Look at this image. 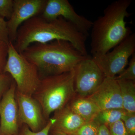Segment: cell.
I'll list each match as a JSON object with an SVG mask.
<instances>
[{
    "label": "cell",
    "instance_id": "cell-1",
    "mask_svg": "<svg viewBox=\"0 0 135 135\" xmlns=\"http://www.w3.org/2000/svg\"><path fill=\"white\" fill-rule=\"evenodd\" d=\"M87 37L62 17L47 20L37 16L20 26L13 44L16 50L20 53L33 44L64 40L70 42L83 55L87 56Z\"/></svg>",
    "mask_w": 135,
    "mask_h": 135
},
{
    "label": "cell",
    "instance_id": "cell-2",
    "mask_svg": "<svg viewBox=\"0 0 135 135\" xmlns=\"http://www.w3.org/2000/svg\"><path fill=\"white\" fill-rule=\"evenodd\" d=\"M131 0H118L105 8L103 16L93 22L91 28L90 53L92 57L107 53L131 34L125 18Z\"/></svg>",
    "mask_w": 135,
    "mask_h": 135
},
{
    "label": "cell",
    "instance_id": "cell-3",
    "mask_svg": "<svg viewBox=\"0 0 135 135\" xmlns=\"http://www.w3.org/2000/svg\"><path fill=\"white\" fill-rule=\"evenodd\" d=\"M36 66L41 79L72 71L84 56L69 42L55 40L45 44L34 43L20 53Z\"/></svg>",
    "mask_w": 135,
    "mask_h": 135
},
{
    "label": "cell",
    "instance_id": "cell-4",
    "mask_svg": "<svg viewBox=\"0 0 135 135\" xmlns=\"http://www.w3.org/2000/svg\"><path fill=\"white\" fill-rule=\"evenodd\" d=\"M74 70L59 75L44 77L32 97L41 106L48 120L53 113L64 107L76 95Z\"/></svg>",
    "mask_w": 135,
    "mask_h": 135
},
{
    "label": "cell",
    "instance_id": "cell-5",
    "mask_svg": "<svg viewBox=\"0 0 135 135\" xmlns=\"http://www.w3.org/2000/svg\"><path fill=\"white\" fill-rule=\"evenodd\" d=\"M3 72L11 75L17 91L31 96L37 90L41 80L36 66L18 53L11 41L8 44L7 60Z\"/></svg>",
    "mask_w": 135,
    "mask_h": 135
},
{
    "label": "cell",
    "instance_id": "cell-6",
    "mask_svg": "<svg viewBox=\"0 0 135 135\" xmlns=\"http://www.w3.org/2000/svg\"><path fill=\"white\" fill-rule=\"evenodd\" d=\"M135 51V34L131 33L112 51L92 57L105 78H114L126 69Z\"/></svg>",
    "mask_w": 135,
    "mask_h": 135
},
{
    "label": "cell",
    "instance_id": "cell-7",
    "mask_svg": "<svg viewBox=\"0 0 135 135\" xmlns=\"http://www.w3.org/2000/svg\"><path fill=\"white\" fill-rule=\"evenodd\" d=\"M74 71L75 93L79 97H87L93 94L105 78L92 57L89 55L77 64Z\"/></svg>",
    "mask_w": 135,
    "mask_h": 135
},
{
    "label": "cell",
    "instance_id": "cell-8",
    "mask_svg": "<svg viewBox=\"0 0 135 135\" xmlns=\"http://www.w3.org/2000/svg\"><path fill=\"white\" fill-rule=\"evenodd\" d=\"M41 16L47 20L62 17L87 36L93 25L92 21L77 14L68 0H47Z\"/></svg>",
    "mask_w": 135,
    "mask_h": 135
},
{
    "label": "cell",
    "instance_id": "cell-9",
    "mask_svg": "<svg viewBox=\"0 0 135 135\" xmlns=\"http://www.w3.org/2000/svg\"><path fill=\"white\" fill-rule=\"evenodd\" d=\"M16 99L18 109L20 126L25 124L32 131H40L47 124L49 120L44 117L40 105L32 96L16 92Z\"/></svg>",
    "mask_w": 135,
    "mask_h": 135
},
{
    "label": "cell",
    "instance_id": "cell-10",
    "mask_svg": "<svg viewBox=\"0 0 135 135\" xmlns=\"http://www.w3.org/2000/svg\"><path fill=\"white\" fill-rule=\"evenodd\" d=\"M47 0H14V10L8 20L10 41L14 43L18 30L27 20L43 12Z\"/></svg>",
    "mask_w": 135,
    "mask_h": 135
},
{
    "label": "cell",
    "instance_id": "cell-11",
    "mask_svg": "<svg viewBox=\"0 0 135 135\" xmlns=\"http://www.w3.org/2000/svg\"><path fill=\"white\" fill-rule=\"evenodd\" d=\"M16 85L13 80L0 101V135H16L19 130Z\"/></svg>",
    "mask_w": 135,
    "mask_h": 135
},
{
    "label": "cell",
    "instance_id": "cell-12",
    "mask_svg": "<svg viewBox=\"0 0 135 135\" xmlns=\"http://www.w3.org/2000/svg\"><path fill=\"white\" fill-rule=\"evenodd\" d=\"M86 98L95 104L100 110L123 109L119 86L114 78H105L95 92Z\"/></svg>",
    "mask_w": 135,
    "mask_h": 135
},
{
    "label": "cell",
    "instance_id": "cell-13",
    "mask_svg": "<svg viewBox=\"0 0 135 135\" xmlns=\"http://www.w3.org/2000/svg\"><path fill=\"white\" fill-rule=\"evenodd\" d=\"M51 118L55 121L51 128L71 134L85 122L72 110L68 104L55 112Z\"/></svg>",
    "mask_w": 135,
    "mask_h": 135
},
{
    "label": "cell",
    "instance_id": "cell-14",
    "mask_svg": "<svg viewBox=\"0 0 135 135\" xmlns=\"http://www.w3.org/2000/svg\"><path fill=\"white\" fill-rule=\"evenodd\" d=\"M68 104L85 122L94 120L100 110L95 104L87 98L76 95Z\"/></svg>",
    "mask_w": 135,
    "mask_h": 135
},
{
    "label": "cell",
    "instance_id": "cell-15",
    "mask_svg": "<svg viewBox=\"0 0 135 135\" xmlns=\"http://www.w3.org/2000/svg\"><path fill=\"white\" fill-rule=\"evenodd\" d=\"M117 81L120 89L123 109L128 113L135 114V81L125 80Z\"/></svg>",
    "mask_w": 135,
    "mask_h": 135
},
{
    "label": "cell",
    "instance_id": "cell-16",
    "mask_svg": "<svg viewBox=\"0 0 135 135\" xmlns=\"http://www.w3.org/2000/svg\"><path fill=\"white\" fill-rule=\"evenodd\" d=\"M123 109H113L101 110L94 120L100 126L105 125L108 127L122 119L127 113Z\"/></svg>",
    "mask_w": 135,
    "mask_h": 135
},
{
    "label": "cell",
    "instance_id": "cell-17",
    "mask_svg": "<svg viewBox=\"0 0 135 135\" xmlns=\"http://www.w3.org/2000/svg\"><path fill=\"white\" fill-rule=\"evenodd\" d=\"M100 125L95 121L85 122L73 135H98Z\"/></svg>",
    "mask_w": 135,
    "mask_h": 135
},
{
    "label": "cell",
    "instance_id": "cell-18",
    "mask_svg": "<svg viewBox=\"0 0 135 135\" xmlns=\"http://www.w3.org/2000/svg\"><path fill=\"white\" fill-rule=\"evenodd\" d=\"M55 120L51 118L46 127L38 132L32 131L27 125L23 124L20 127L18 132L16 135H49L51 126L55 122Z\"/></svg>",
    "mask_w": 135,
    "mask_h": 135
},
{
    "label": "cell",
    "instance_id": "cell-19",
    "mask_svg": "<svg viewBox=\"0 0 135 135\" xmlns=\"http://www.w3.org/2000/svg\"><path fill=\"white\" fill-rule=\"evenodd\" d=\"M128 65L127 68L114 77V79L116 80H129L135 81V53L131 56V59Z\"/></svg>",
    "mask_w": 135,
    "mask_h": 135
},
{
    "label": "cell",
    "instance_id": "cell-20",
    "mask_svg": "<svg viewBox=\"0 0 135 135\" xmlns=\"http://www.w3.org/2000/svg\"><path fill=\"white\" fill-rule=\"evenodd\" d=\"M14 5V0H0V17L9 20L13 13Z\"/></svg>",
    "mask_w": 135,
    "mask_h": 135
},
{
    "label": "cell",
    "instance_id": "cell-21",
    "mask_svg": "<svg viewBox=\"0 0 135 135\" xmlns=\"http://www.w3.org/2000/svg\"><path fill=\"white\" fill-rule=\"evenodd\" d=\"M121 120L127 135H135V114L127 113Z\"/></svg>",
    "mask_w": 135,
    "mask_h": 135
},
{
    "label": "cell",
    "instance_id": "cell-22",
    "mask_svg": "<svg viewBox=\"0 0 135 135\" xmlns=\"http://www.w3.org/2000/svg\"><path fill=\"white\" fill-rule=\"evenodd\" d=\"M13 79L7 73L0 74V101L3 96L9 88Z\"/></svg>",
    "mask_w": 135,
    "mask_h": 135
},
{
    "label": "cell",
    "instance_id": "cell-23",
    "mask_svg": "<svg viewBox=\"0 0 135 135\" xmlns=\"http://www.w3.org/2000/svg\"><path fill=\"white\" fill-rule=\"evenodd\" d=\"M8 44L0 41V74L4 73L8 56Z\"/></svg>",
    "mask_w": 135,
    "mask_h": 135
},
{
    "label": "cell",
    "instance_id": "cell-24",
    "mask_svg": "<svg viewBox=\"0 0 135 135\" xmlns=\"http://www.w3.org/2000/svg\"><path fill=\"white\" fill-rule=\"evenodd\" d=\"M0 41L8 44L10 42L7 21L0 17Z\"/></svg>",
    "mask_w": 135,
    "mask_h": 135
},
{
    "label": "cell",
    "instance_id": "cell-25",
    "mask_svg": "<svg viewBox=\"0 0 135 135\" xmlns=\"http://www.w3.org/2000/svg\"><path fill=\"white\" fill-rule=\"evenodd\" d=\"M108 128L110 135H127L122 120L111 124Z\"/></svg>",
    "mask_w": 135,
    "mask_h": 135
},
{
    "label": "cell",
    "instance_id": "cell-26",
    "mask_svg": "<svg viewBox=\"0 0 135 135\" xmlns=\"http://www.w3.org/2000/svg\"><path fill=\"white\" fill-rule=\"evenodd\" d=\"M98 135H110L108 127L105 125L100 126Z\"/></svg>",
    "mask_w": 135,
    "mask_h": 135
},
{
    "label": "cell",
    "instance_id": "cell-27",
    "mask_svg": "<svg viewBox=\"0 0 135 135\" xmlns=\"http://www.w3.org/2000/svg\"><path fill=\"white\" fill-rule=\"evenodd\" d=\"M49 135H73L71 134H68L62 131H59L55 130L50 128L49 132Z\"/></svg>",
    "mask_w": 135,
    "mask_h": 135
},
{
    "label": "cell",
    "instance_id": "cell-28",
    "mask_svg": "<svg viewBox=\"0 0 135 135\" xmlns=\"http://www.w3.org/2000/svg\"></svg>",
    "mask_w": 135,
    "mask_h": 135
}]
</instances>
